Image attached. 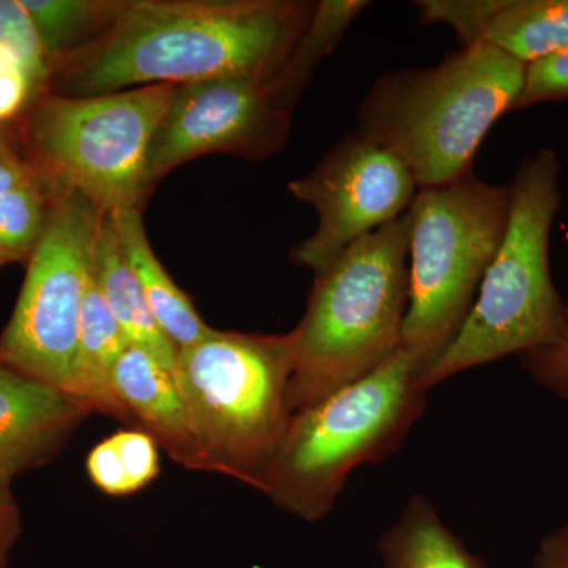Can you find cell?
<instances>
[{"instance_id":"cell-25","label":"cell","mask_w":568,"mask_h":568,"mask_svg":"<svg viewBox=\"0 0 568 568\" xmlns=\"http://www.w3.org/2000/svg\"><path fill=\"white\" fill-rule=\"evenodd\" d=\"M567 100L568 48L526 67L525 84L515 110H525L540 103L567 102Z\"/></svg>"},{"instance_id":"cell-18","label":"cell","mask_w":568,"mask_h":568,"mask_svg":"<svg viewBox=\"0 0 568 568\" xmlns=\"http://www.w3.org/2000/svg\"><path fill=\"white\" fill-rule=\"evenodd\" d=\"M379 555L384 568H485L420 496L407 503L402 517L381 538Z\"/></svg>"},{"instance_id":"cell-23","label":"cell","mask_w":568,"mask_h":568,"mask_svg":"<svg viewBox=\"0 0 568 568\" xmlns=\"http://www.w3.org/2000/svg\"><path fill=\"white\" fill-rule=\"evenodd\" d=\"M50 91L9 52L0 50V134L20 129L33 104ZM9 140V138H7Z\"/></svg>"},{"instance_id":"cell-15","label":"cell","mask_w":568,"mask_h":568,"mask_svg":"<svg viewBox=\"0 0 568 568\" xmlns=\"http://www.w3.org/2000/svg\"><path fill=\"white\" fill-rule=\"evenodd\" d=\"M93 278L129 345L144 347L174 372L178 349L153 320L138 276L123 252L114 213H103L100 220Z\"/></svg>"},{"instance_id":"cell-17","label":"cell","mask_w":568,"mask_h":568,"mask_svg":"<svg viewBox=\"0 0 568 568\" xmlns=\"http://www.w3.org/2000/svg\"><path fill=\"white\" fill-rule=\"evenodd\" d=\"M126 346L129 342L121 325L112 316L92 276L82 304L80 338L70 390L92 413L106 414L119 420L132 418L112 387V373Z\"/></svg>"},{"instance_id":"cell-4","label":"cell","mask_w":568,"mask_h":568,"mask_svg":"<svg viewBox=\"0 0 568 568\" xmlns=\"http://www.w3.org/2000/svg\"><path fill=\"white\" fill-rule=\"evenodd\" d=\"M560 173L558 155L547 148L519 163L503 244L462 332L422 377L425 392L466 369L555 342L566 308L549 268V239L562 204Z\"/></svg>"},{"instance_id":"cell-1","label":"cell","mask_w":568,"mask_h":568,"mask_svg":"<svg viewBox=\"0 0 568 568\" xmlns=\"http://www.w3.org/2000/svg\"><path fill=\"white\" fill-rule=\"evenodd\" d=\"M316 3L125 0L110 28L52 67L50 91L91 97L222 77L274 80Z\"/></svg>"},{"instance_id":"cell-10","label":"cell","mask_w":568,"mask_h":568,"mask_svg":"<svg viewBox=\"0 0 568 568\" xmlns=\"http://www.w3.org/2000/svg\"><path fill=\"white\" fill-rule=\"evenodd\" d=\"M287 190L320 216L315 234L291 250V261L316 275L355 242L405 215L418 186L394 153L354 132Z\"/></svg>"},{"instance_id":"cell-3","label":"cell","mask_w":568,"mask_h":568,"mask_svg":"<svg viewBox=\"0 0 568 568\" xmlns=\"http://www.w3.org/2000/svg\"><path fill=\"white\" fill-rule=\"evenodd\" d=\"M407 212L315 275L293 339L291 416L379 368L402 346L409 304Z\"/></svg>"},{"instance_id":"cell-27","label":"cell","mask_w":568,"mask_h":568,"mask_svg":"<svg viewBox=\"0 0 568 568\" xmlns=\"http://www.w3.org/2000/svg\"><path fill=\"white\" fill-rule=\"evenodd\" d=\"M88 474L97 488L110 496L130 495L125 474L110 437L97 444L88 457Z\"/></svg>"},{"instance_id":"cell-7","label":"cell","mask_w":568,"mask_h":568,"mask_svg":"<svg viewBox=\"0 0 568 568\" xmlns=\"http://www.w3.org/2000/svg\"><path fill=\"white\" fill-rule=\"evenodd\" d=\"M510 185L473 171L446 185L418 189L410 220L409 304L402 347L428 369L465 325L506 235Z\"/></svg>"},{"instance_id":"cell-9","label":"cell","mask_w":568,"mask_h":568,"mask_svg":"<svg viewBox=\"0 0 568 568\" xmlns=\"http://www.w3.org/2000/svg\"><path fill=\"white\" fill-rule=\"evenodd\" d=\"M44 185L51 197L50 219L0 335V366L71 394L82 304L92 282L103 213L73 190Z\"/></svg>"},{"instance_id":"cell-14","label":"cell","mask_w":568,"mask_h":568,"mask_svg":"<svg viewBox=\"0 0 568 568\" xmlns=\"http://www.w3.org/2000/svg\"><path fill=\"white\" fill-rule=\"evenodd\" d=\"M112 387L129 416L144 426L173 462L203 470L174 372L144 347L129 345L115 364Z\"/></svg>"},{"instance_id":"cell-19","label":"cell","mask_w":568,"mask_h":568,"mask_svg":"<svg viewBox=\"0 0 568 568\" xmlns=\"http://www.w3.org/2000/svg\"><path fill=\"white\" fill-rule=\"evenodd\" d=\"M365 0H321L290 61L272 80L276 100L287 111L301 99L316 67L338 47L358 14L368 9Z\"/></svg>"},{"instance_id":"cell-26","label":"cell","mask_w":568,"mask_h":568,"mask_svg":"<svg viewBox=\"0 0 568 568\" xmlns=\"http://www.w3.org/2000/svg\"><path fill=\"white\" fill-rule=\"evenodd\" d=\"M521 364L540 386L568 399V305L555 342L519 355Z\"/></svg>"},{"instance_id":"cell-16","label":"cell","mask_w":568,"mask_h":568,"mask_svg":"<svg viewBox=\"0 0 568 568\" xmlns=\"http://www.w3.org/2000/svg\"><path fill=\"white\" fill-rule=\"evenodd\" d=\"M111 213H114L126 261L138 276L145 302L160 331L173 343L178 353L203 342L212 334L213 328L197 315L189 295L183 293L160 264L145 237L140 209Z\"/></svg>"},{"instance_id":"cell-30","label":"cell","mask_w":568,"mask_h":568,"mask_svg":"<svg viewBox=\"0 0 568 568\" xmlns=\"http://www.w3.org/2000/svg\"><path fill=\"white\" fill-rule=\"evenodd\" d=\"M534 568H568V525L540 541Z\"/></svg>"},{"instance_id":"cell-29","label":"cell","mask_w":568,"mask_h":568,"mask_svg":"<svg viewBox=\"0 0 568 568\" xmlns=\"http://www.w3.org/2000/svg\"><path fill=\"white\" fill-rule=\"evenodd\" d=\"M36 179L31 164L26 162L21 152L9 140H0V196Z\"/></svg>"},{"instance_id":"cell-13","label":"cell","mask_w":568,"mask_h":568,"mask_svg":"<svg viewBox=\"0 0 568 568\" xmlns=\"http://www.w3.org/2000/svg\"><path fill=\"white\" fill-rule=\"evenodd\" d=\"M91 413L69 392L0 366V478L11 485L50 463Z\"/></svg>"},{"instance_id":"cell-20","label":"cell","mask_w":568,"mask_h":568,"mask_svg":"<svg viewBox=\"0 0 568 568\" xmlns=\"http://www.w3.org/2000/svg\"><path fill=\"white\" fill-rule=\"evenodd\" d=\"M123 0H21L52 67L110 28Z\"/></svg>"},{"instance_id":"cell-5","label":"cell","mask_w":568,"mask_h":568,"mask_svg":"<svg viewBox=\"0 0 568 568\" xmlns=\"http://www.w3.org/2000/svg\"><path fill=\"white\" fill-rule=\"evenodd\" d=\"M422 377L399 346L375 372L293 414L263 493L305 521L327 517L354 469L405 443L426 407Z\"/></svg>"},{"instance_id":"cell-2","label":"cell","mask_w":568,"mask_h":568,"mask_svg":"<svg viewBox=\"0 0 568 568\" xmlns=\"http://www.w3.org/2000/svg\"><path fill=\"white\" fill-rule=\"evenodd\" d=\"M526 65L474 44L433 67L387 71L366 93L355 133L394 153L418 189L473 171L493 125L515 104Z\"/></svg>"},{"instance_id":"cell-6","label":"cell","mask_w":568,"mask_h":568,"mask_svg":"<svg viewBox=\"0 0 568 568\" xmlns=\"http://www.w3.org/2000/svg\"><path fill=\"white\" fill-rule=\"evenodd\" d=\"M293 339L213 328L178 353V379L201 466L264 491L291 422Z\"/></svg>"},{"instance_id":"cell-31","label":"cell","mask_w":568,"mask_h":568,"mask_svg":"<svg viewBox=\"0 0 568 568\" xmlns=\"http://www.w3.org/2000/svg\"><path fill=\"white\" fill-rule=\"evenodd\" d=\"M0 140H7V138L2 136V134H0Z\"/></svg>"},{"instance_id":"cell-24","label":"cell","mask_w":568,"mask_h":568,"mask_svg":"<svg viewBox=\"0 0 568 568\" xmlns=\"http://www.w3.org/2000/svg\"><path fill=\"white\" fill-rule=\"evenodd\" d=\"M125 474L130 495L151 485L160 474L159 444L144 429H122L110 436Z\"/></svg>"},{"instance_id":"cell-28","label":"cell","mask_w":568,"mask_h":568,"mask_svg":"<svg viewBox=\"0 0 568 568\" xmlns=\"http://www.w3.org/2000/svg\"><path fill=\"white\" fill-rule=\"evenodd\" d=\"M21 534V514L10 485L0 478V568H7L11 548Z\"/></svg>"},{"instance_id":"cell-8","label":"cell","mask_w":568,"mask_h":568,"mask_svg":"<svg viewBox=\"0 0 568 568\" xmlns=\"http://www.w3.org/2000/svg\"><path fill=\"white\" fill-rule=\"evenodd\" d=\"M174 84L103 95L48 91L20 125L21 155L41 182L73 190L100 213L141 209L149 145Z\"/></svg>"},{"instance_id":"cell-12","label":"cell","mask_w":568,"mask_h":568,"mask_svg":"<svg viewBox=\"0 0 568 568\" xmlns=\"http://www.w3.org/2000/svg\"><path fill=\"white\" fill-rule=\"evenodd\" d=\"M424 24H446L462 48L487 44L515 61H541L568 48V0H420Z\"/></svg>"},{"instance_id":"cell-11","label":"cell","mask_w":568,"mask_h":568,"mask_svg":"<svg viewBox=\"0 0 568 568\" xmlns=\"http://www.w3.org/2000/svg\"><path fill=\"white\" fill-rule=\"evenodd\" d=\"M290 132L291 111L276 100L272 80L241 74L175 85L149 145L148 190L204 153L267 159L283 148Z\"/></svg>"},{"instance_id":"cell-22","label":"cell","mask_w":568,"mask_h":568,"mask_svg":"<svg viewBox=\"0 0 568 568\" xmlns=\"http://www.w3.org/2000/svg\"><path fill=\"white\" fill-rule=\"evenodd\" d=\"M0 50L9 52L37 80L50 85V61L21 0H0Z\"/></svg>"},{"instance_id":"cell-21","label":"cell","mask_w":568,"mask_h":568,"mask_svg":"<svg viewBox=\"0 0 568 568\" xmlns=\"http://www.w3.org/2000/svg\"><path fill=\"white\" fill-rule=\"evenodd\" d=\"M50 209V192L39 178L0 196V271L29 264L47 231Z\"/></svg>"}]
</instances>
